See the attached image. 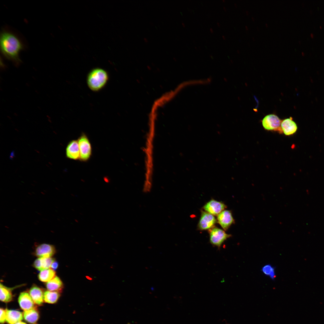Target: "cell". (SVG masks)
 I'll use <instances>...</instances> for the list:
<instances>
[{
  "label": "cell",
  "instance_id": "6da1fadb",
  "mask_svg": "<svg viewBox=\"0 0 324 324\" xmlns=\"http://www.w3.org/2000/svg\"><path fill=\"white\" fill-rule=\"evenodd\" d=\"M24 41L16 32L8 28L3 29L0 35V47L2 55L17 65L21 61L20 52L26 48Z\"/></svg>",
  "mask_w": 324,
  "mask_h": 324
},
{
  "label": "cell",
  "instance_id": "7a4b0ae2",
  "mask_svg": "<svg viewBox=\"0 0 324 324\" xmlns=\"http://www.w3.org/2000/svg\"><path fill=\"white\" fill-rule=\"evenodd\" d=\"M157 127L148 124L143 148L144 179L151 181L153 180L154 171V147Z\"/></svg>",
  "mask_w": 324,
  "mask_h": 324
},
{
  "label": "cell",
  "instance_id": "3957f363",
  "mask_svg": "<svg viewBox=\"0 0 324 324\" xmlns=\"http://www.w3.org/2000/svg\"><path fill=\"white\" fill-rule=\"evenodd\" d=\"M108 79L107 72L100 68L92 70L87 77V83L89 88L94 91H98L106 85Z\"/></svg>",
  "mask_w": 324,
  "mask_h": 324
},
{
  "label": "cell",
  "instance_id": "277c9868",
  "mask_svg": "<svg viewBox=\"0 0 324 324\" xmlns=\"http://www.w3.org/2000/svg\"><path fill=\"white\" fill-rule=\"evenodd\" d=\"M210 242L212 244L220 248L223 243L231 235L227 234L223 230L217 227L209 230Z\"/></svg>",
  "mask_w": 324,
  "mask_h": 324
},
{
  "label": "cell",
  "instance_id": "5b68a950",
  "mask_svg": "<svg viewBox=\"0 0 324 324\" xmlns=\"http://www.w3.org/2000/svg\"><path fill=\"white\" fill-rule=\"evenodd\" d=\"M282 120L276 115L274 114L265 116L262 121L264 129L268 131L278 132L281 134L280 128Z\"/></svg>",
  "mask_w": 324,
  "mask_h": 324
},
{
  "label": "cell",
  "instance_id": "8992f818",
  "mask_svg": "<svg viewBox=\"0 0 324 324\" xmlns=\"http://www.w3.org/2000/svg\"><path fill=\"white\" fill-rule=\"evenodd\" d=\"M80 152V159L86 161L90 158L92 154V147L89 140L84 134H82L78 140Z\"/></svg>",
  "mask_w": 324,
  "mask_h": 324
},
{
  "label": "cell",
  "instance_id": "52a82bcc",
  "mask_svg": "<svg viewBox=\"0 0 324 324\" xmlns=\"http://www.w3.org/2000/svg\"><path fill=\"white\" fill-rule=\"evenodd\" d=\"M217 221L213 215L206 211H202L198 228L201 230H210L214 227Z\"/></svg>",
  "mask_w": 324,
  "mask_h": 324
},
{
  "label": "cell",
  "instance_id": "ba28073f",
  "mask_svg": "<svg viewBox=\"0 0 324 324\" xmlns=\"http://www.w3.org/2000/svg\"><path fill=\"white\" fill-rule=\"evenodd\" d=\"M226 207L223 202L212 199L206 203L203 208L205 211L212 215H218Z\"/></svg>",
  "mask_w": 324,
  "mask_h": 324
},
{
  "label": "cell",
  "instance_id": "9c48e42d",
  "mask_svg": "<svg viewBox=\"0 0 324 324\" xmlns=\"http://www.w3.org/2000/svg\"><path fill=\"white\" fill-rule=\"evenodd\" d=\"M280 128L281 134L287 136L292 135L297 131L298 127L296 123L291 117L282 120Z\"/></svg>",
  "mask_w": 324,
  "mask_h": 324
},
{
  "label": "cell",
  "instance_id": "30bf717a",
  "mask_svg": "<svg viewBox=\"0 0 324 324\" xmlns=\"http://www.w3.org/2000/svg\"><path fill=\"white\" fill-rule=\"evenodd\" d=\"M56 252L55 247L51 244H42L38 245L34 252L35 255L39 257H51Z\"/></svg>",
  "mask_w": 324,
  "mask_h": 324
},
{
  "label": "cell",
  "instance_id": "8fae6325",
  "mask_svg": "<svg viewBox=\"0 0 324 324\" xmlns=\"http://www.w3.org/2000/svg\"><path fill=\"white\" fill-rule=\"evenodd\" d=\"M18 302L21 308L24 311L37 308L29 293L26 292H21L18 298Z\"/></svg>",
  "mask_w": 324,
  "mask_h": 324
},
{
  "label": "cell",
  "instance_id": "7c38bea8",
  "mask_svg": "<svg viewBox=\"0 0 324 324\" xmlns=\"http://www.w3.org/2000/svg\"><path fill=\"white\" fill-rule=\"evenodd\" d=\"M217 221L224 230H227L234 222L232 213L228 210H224L218 215Z\"/></svg>",
  "mask_w": 324,
  "mask_h": 324
},
{
  "label": "cell",
  "instance_id": "4fadbf2b",
  "mask_svg": "<svg viewBox=\"0 0 324 324\" xmlns=\"http://www.w3.org/2000/svg\"><path fill=\"white\" fill-rule=\"evenodd\" d=\"M44 292L42 289L36 285H33L29 291V293L35 304L41 306L44 302Z\"/></svg>",
  "mask_w": 324,
  "mask_h": 324
},
{
  "label": "cell",
  "instance_id": "5bb4252c",
  "mask_svg": "<svg viewBox=\"0 0 324 324\" xmlns=\"http://www.w3.org/2000/svg\"><path fill=\"white\" fill-rule=\"evenodd\" d=\"M66 154L69 158L76 160L80 158V152L78 141L72 140L66 148Z\"/></svg>",
  "mask_w": 324,
  "mask_h": 324
},
{
  "label": "cell",
  "instance_id": "9a60e30c",
  "mask_svg": "<svg viewBox=\"0 0 324 324\" xmlns=\"http://www.w3.org/2000/svg\"><path fill=\"white\" fill-rule=\"evenodd\" d=\"M6 321L8 324H15L23 319V314L16 310L6 309Z\"/></svg>",
  "mask_w": 324,
  "mask_h": 324
},
{
  "label": "cell",
  "instance_id": "2e32d148",
  "mask_svg": "<svg viewBox=\"0 0 324 324\" xmlns=\"http://www.w3.org/2000/svg\"><path fill=\"white\" fill-rule=\"evenodd\" d=\"M46 286L48 290L61 292L64 285L61 279L56 276L51 280L46 283Z\"/></svg>",
  "mask_w": 324,
  "mask_h": 324
},
{
  "label": "cell",
  "instance_id": "e0dca14e",
  "mask_svg": "<svg viewBox=\"0 0 324 324\" xmlns=\"http://www.w3.org/2000/svg\"><path fill=\"white\" fill-rule=\"evenodd\" d=\"M23 314L25 320L28 323L32 324H35L40 317L37 308L24 311Z\"/></svg>",
  "mask_w": 324,
  "mask_h": 324
},
{
  "label": "cell",
  "instance_id": "ac0fdd59",
  "mask_svg": "<svg viewBox=\"0 0 324 324\" xmlns=\"http://www.w3.org/2000/svg\"><path fill=\"white\" fill-rule=\"evenodd\" d=\"M13 299L12 290L4 285L1 283L0 285V299L2 302L8 303L11 301Z\"/></svg>",
  "mask_w": 324,
  "mask_h": 324
},
{
  "label": "cell",
  "instance_id": "d6986e66",
  "mask_svg": "<svg viewBox=\"0 0 324 324\" xmlns=\"http://www.w3.org/2000/svg\"><path fill=\"white\" fill-rule=\"evenodd\" d=\"M60 292L57 291H46L44 292V300L46 303L53 304L57 302L61 296Z\"/></svg>",
  "mask_w": 324,
  "mask_h": 324
},
{
  "label": "cell",
  "instance_id": "ffe728a7",
  "mask_svg": "<svg viewBox=\"0 0 324 324\" xmlns=\"http://www.w3.org/2000/svg\"><path fill=\"white\" fill-rule=\"evenodd\" d=\"M56 274L55 270L50 268L41 271L38 274V278L40 281L47 282L53 279Z\"/></svg>",
  "mask_w": 324,
  "mask_h": 324
},
{
  "label": "cell",
  "instance_id": "44dd1931",
  "mask_svg": "<svg viewBox=\"0 0 324 324\" xmlns=\"http://www.w3.org/2000/svg\"><path fill=\"white\" fill-rule=\"evenodd\" d=\"M55 261L52 257L39 258L38 266L40 271L50 268L52 263Z\"/></svg>",
  "mask_w": 324,
  "mask_h": 324
},
{
  "label": "cell",
  "instance_id": "7402d4cb",
  "mask_svg": "<svg viewBox=\"0 0 324 324\" xmlns=\"http://www.w3.org/2000/svg\"><path fill=\"white\" fill-rule=\"evenodd\" d=\"M262 271L265 274L269 276L272 280H274L276 277L274 268L270 264H267L263 266L262 268Z\"/></svg>",
  "mask_w": 324,
  "mask_h": 324
},
{
  "label": "cell",
  "instance_id": "603a6c76",
  "mask_svg": "<svg viewBox=\"0 0 324 324\" xmlns=\"http://www.w3.org/2000/svg\"><path fill=\"white\" fill-rule=\"evenodd\" d=\"M0 322L1 324H3L6 321V309H4L3 308H1Z\"/></svg>",
  "mask_w": 324,
  "mask_h": 324
},
{
  "label": "cell",
  "instance_id": "cb8c5ba5",
  "mask_svg": "<svg viewBox=\"0 0 324 324\" xmlns=\"http://www.w3.org/2000/svg\"><path fill=\"white\" fill-rule=\"evenodd\" d=\"M58 266V262L55 261L52 264L51 268L53 270H55L57 269Z\"/></svg>",
  "mask_w": 324,
  "mask_h": 324
},
{
  "label": "cell",
  "instance_id": "d4e9b609",
  "mask_svg": "<svg viewBox=\"0 0 324 324\" xmlns=\"http://www.w3.org/2000/svg\"><path fill=\"white\" fill-rule=\"evenodd\" d=\"M222 322L224 323V324H230V323L228 322L227 321L224 319L222 320Z\"/></svg>",
  "mask_w": 324,
  "mask_h": 324
},
{
  "label": "cell",
  "instance_id": "484cf974",
  "mask_svg": "<svg viewBox=\"0 0 324 324\" xmlns=\"http://www.w3.org/2000/svg\"><path fill=\"white\" fill-rule=\"evenodd\" d=\"M15 324H27L26 323V322H25L20 321L19 322L16 323H15Z\"/></svg>",
  "mask_w": 324,
  "mask_h": 324
},
{
  "label": "cell",
  "instance_id": "4316f807",
  "mask_svg": "<svg viewBox=\"0 0 324 324\" xmlns=\"http://www.w3.org/2000/svg\"><path fill=\"white\" fill-rule=\"evenodd\" d=\"M86 278H87V279H88L89 280H92V278H91V277H90L88 276H86Z\"/></svg>",
  "mask_w": 324,
  "mask_h": 324
},
{
  "label": "cell",
  "instance_id": "83f0119b",
  "mask_svg": "<svg viewBox=\"0 0 324 324\" xmlns=\"http://www.w3.org/2000/svg\"><path fill=\"white\" fill-rule=\"evenodd\" d=\"M144 40H145V41L146 42H148V40H147V39L146 38H144Z\"/></svg>",
  "mask_w": 324,
  "mask_h": 324
},
{
  "label": "cell",
  "instance_id": "f1b7e54d",
  "mask_svg": "<svg viewBox=\"0 0 324 324\" xmlns=\"http://www.w3.org/2000/svg\"><path fill=\"white\" fill-rule=\"evenodd\" d=\"M210 30L212 32H213V31L212 30V28H211Z\"/></svg>",
  "mask_w": 324,
  "mask_h": 324
},
{
  "label": "cell",
  "instance_id": "f546056e",
  "mask_svg": "<svg viewBox=\"0 0 324 324\" xmlns=\"http://www.w3.org/2000/svg\"><path fill=\"white\" fill-rule=\"evenodd\" d=\"M311 36L313 37V34H311Z\"/></svg>",
  "mask_w": 324,
  "mask_h": 324
},
{
  "label": "cell",
  "instance_id": "4dcf8cb0",
  "mask_svg": "<svg viewBox=\"0 0 324 324\" xmlns=\"http://www.w3.org/2000/svg\"></svg>",
  "mask_w": 324,
  "mask_h": 324
}]
</instances>
